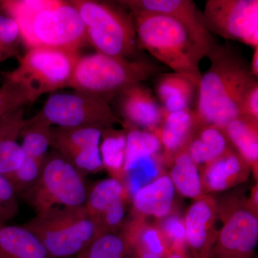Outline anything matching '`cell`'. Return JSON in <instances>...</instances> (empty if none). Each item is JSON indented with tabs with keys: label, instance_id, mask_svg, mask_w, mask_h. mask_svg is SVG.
<instances>
[{
	"label": "cell",
	"instance_id": "cell-43",
	"mask_svg": "<svg viewBox=\"0 0 258 258\" xmlns=\"http://www.w3.org/2000/svg\"><path fill=\"white\" fill-rule=\"evenodd\" d=\"M0 12H1V11H0ZM1 13H2V12H1Z\"/></svg>",
	"mask_w": 258,
	"mask_h": 258
},
{
	"label": "cell",
	"instance_id": "cell-41",
	"mask_svg": "<svg viewBox=\"0 0 258 258\" xmlns=\"http://www.w3.org/2000/svg\"><path fill=\"white\" fill-rule=\"evenodd\" d=\"M86 250H84L83 251V252H81V253H80L78 254V255H76V257L73 258H86Z\"/></svg>",
	"mask_w": 258,
	"mask_h": 258
},
{
	"label": "cell",
	"instance_id": "cell-3",
	"mask_svg": "<svg viewBox=\"0 0 258 258\" xmlns=\"http://www.w3.org/2000/svg\"><path fill=\"white\" fill-rule=\"evenodd\" d=\"M133 15V14H132ZM137 45L188 78L198 88L202 79L200 63L215 44L177 19L155 13L134 14Z\"/></svg>",
	"mask_w": 258,
	"mask_h": 258
},
{
	"label": "cell",
	"instance_id": "cell-25",
	"mask_svg": "<svg viewBox=\"0 0 258 258\" xmlns=\"http://www.w3.org/2000/svg\"><path fill=\"white\" fill-rule=\"evenodd\" d=\"M52 125L40 112L25 120L20 138L25 157L44 161L50 147Z\"/></svg>",
	"mask_w": 258,
	"mask_h": 258
},
{
	"label": "cell",
	"instance_id": "cell-32",
	"mask_svg": "<svg viewBox=\"0 0 258 258\" xmlns=\"http://www.w3.org/2000/svg\"><path fill=\"white\" fill-rule=\"evenodd\" d=\"M23 42L18 23L5 15L0 23V62L20 57V47Z\"/></svg>",
	"mask_w": 258,
	"mask_h": 258
},
{
	"label": "cell",
	"instance_id": "cell-12",
	"mask_svg": "<svg viewBox=\"0 0 258 258\" xmlns=\"http://www.w3.org/2000/svg\"><path fill=\"white\" fill-rule=\"evenodd\" d=\"M258 242V218L252 208L232 210L225 217L212 249L215 258H251Z\"/></svg>",
	"mask_w": 258,
	"mask_h": 258
},
{
	"label": "cell",
	"instance_id": "cell-17",
	"mask_svg": "<svg viewBox=\"0 0 258 258\" xmlns=\"http://www.w3.org/2000/svg\"><path fill=\"white\" fill-rule=\"evenodd\" d=\"M198 127L193 109L171 113L165 111L160 127L154 132L160 141L164 160L172 162L178 154L186 150Z\"/></svg>",
	"mask_w": 258,
	"mask_h": 258
},
{
	"label": "cell",
	"instance_id": "cell-40",
	"mask_svg": "<svg viewBox=\"0 0 258 258\" xmlns=\"http://www.w3.org/2000/svg\"><path fill=\"white\" fill-rule=\"evenodd\" d=\"M137 258H162L157 254L152 253L149 252H137Z\"/></svg>",
	"mask_w": 258,
	"mask_h": 258
},
{
	"label": "cell",
	"instance_id": "cell-18",
	"mask_svg": "<svg viewBox=\"0 0 258 258\" xmlns=\"http://www.w3.org/2000/svg\"><path fill=\"white\" fill-rule=\"evenodd\" d=\"M251 167L233 148L205 166L204 184L210 191H222L247 179Z\"/></svg>",
	"mask_w": 258,
	"mask_h": 258
},
{
	"label": "cell",
	"instance_id": "cell-19",
	"mask_svg": "<svg viewBox=\"0 0 258 258\" xmlns=\"http://www.w3.org/2000/svg\"><path fill=\"white\" fill-rule=\"evenodd\" d=\"M24 110L22 107L0 118V174L4 176L18 169L25 160L18 142L25 123Z\"/></svg>",
	"mask_w": 258,
	"mask_h": 258
},
{
	"label": "cell",
	"instance_id": "cell-15",
	"mask_svg": "<svg viewBox=\"0 0 258 258\" xmlns=\"http://www.w3.org/2000/svg\"><path fill=\"white\" fill-rule=\"evenodd\" d=\"M217 208L215 200L201 197L186 211L184 218L186 245L194 258H209L216 240L215 220Z\"/></svg>",
	"mask_w": 258,
	"mask_h": 258
},
{
	"label": "cell",
	"instance_id": "cell-36",
	"mask_svg": "<svg viewBox=\"0 0 258 258\" xmlns=\"http://www.w3.org/2000/svg\"><path fill=\"white\" fill-rule=\"evenodd\" d=\"M19 197L9 181L0 174V223H8L20 210Z\"/></svg>",
	"mask_w": 258,
	"mask_h": 258
},
{
	"label": "cell",
	"instance_id": "cell-20",
	"mask_svg": "<svg viewBox=\"0 0 258 258\" xmlns=\"http://www.w3.org/2000/svg\"><path fill=\"white\" fill-rule=\"evenodd\" d=\"M175 190L169 176H159L134 195V209L145 216L164 218L171 214Z\"/></svg>",
	"mask_w": 258,
	"mask_h": 258
},
{
	"label": "cell",
	"instance_id": "cell-34",
	"mask_svg": "<svg viewBox=\"0 0 258 258\" xmlns=\"http://www.w3.org/2000/svg\"><path fill=\"white\" fill-rule=\"evenodd\" d=\"M132 247L137 246V252H149L164 258L167 254V246L160 231L147 226L138 231L135 239L130 241Z\"/></svg>",
	"mask_w": 258,
	"mask_h": 258
},
{
	"label": "cell",
	"instance_id": "cell-30",
	"mask_svg": "<svg viewBox=\"0 0 258 258\" xmlns=\"http://www.w3.org/2000/svg\"><path fill=\"white\" fill-rule=\"evenodd\" d=\"M162 160L164 157H161V154L142 158L127 171L129 175L128 191L132 197L143 186L159 177Z\"/></svg>",
	"mask_w": 258,
	"mask_h": 258
},
{
	"label": "cell",
	"instance_id": "cell-31",
	"mask_svg": "<svg viewBox=\"0 0 258 258\" xmlns=\"http://www.w3.org/2000/svg\"><path fill=\"white\" fill-rule=\"evenodd\" d=\"M44 161L25 157L23 164L18 169L5 176L18 197L22 198L36 184L41 174Z\"/></svg>",
	"mask_w": 258,
	"mask_h": 258
},
{
	"label": "cell",
	"instance_id": "cell-4",
	"mask_svg": "<svg viewBox=\"0 0 258 258\" xmlns=\"http://www.w3.org/2000/svg\"><path fill=\"white\" fill-rule=\"evenodd\" d=\"M159 72L157 64L143 59L122 58L96 53L79 56L69 88L109 103L120 93Z\"/></svg>",
	"mask_w": 258,
	"mask_h": 258
},
{
	"label": "cell",
	"instance_id": "cell-5",
	"mask_svg": "<svg viewBox=\"0 0 258 258\" xmlns=\"http://www.w3.org/2000/svg\"><path fill=\"white\" fill-rule=\"evenodd\" d=\"M96 52L131 59L139 50L134 15L117 3L73 0Z\"/></svg>",
	"mask_w": 258,
	"mask_h": 258
},
{
	"label": "cell",
	"instance_id": "cell-21",
	"mask_svg": "<svg viewBox=\"0 0 258 258\" xmlns=\"http://www.w3.org/2000/svg\"><path fill=\"white\" fill-rule=\"evenodd\" d=\"M0 258H54L23 225L0 223Z\"/></svg>",
	"mask_w": 258,
	"mask_h": 258
},
{
	"label": "cell",
	"instance_id": "cell-33",
	"mask_svg": "<svg viewBox=\"0 0 258 258\" xmlns=\"http://www.w3.org/2000/svg\"><path fill=\"white\" fill-rule=\"evenodd\" d=\"M30 103L28 93L19 83L4 79L0 87V118Z\"/></svg>",
	"mask_w": 258,
	"mask_h": 258
},
{
	"label": "cell",
	"instance_id": "cell-16",
	"mask_svg": "<svg viewBox=\"0 0 258 258\" xmlns=\"http://www.w3.org/2000/svg\"><path fill=\"white\" fill-rule=\"evenodd\" d=\"M117 3L133 15L155 13L177 19L203 36L213 39L205 26L203 13L191 0H124Z\"/></svg>",
	"mask_w": 258,
	"mask_h": 258
},
{
	"label": "cell",
	"instance_id": "cell-27",
	"mask_svg": "<svg viewBox=\"0 0 258 258\" xmlns=\"http://www.w3.org/2000/svg\"><path fill=\"white\" fill-rule=\"evenodd\" d=\"M126 134L123 171L127 172L132 166L142 158L161 154L162 147L155 134L141 130L122 121Z\"/></svg>",
	"mask_w": 258,
	"mask_h": 258
},
{
	"label": "cell",
	"instance_id": "cell-22",
	"mask_svg": "<svg viewBox=\"0 0 258 258\" xmlns=\"http://www.w3.org/2000/svg\"><path fill=\"white\" fill-rule=\"evenodd\" d=\"M232 147L225 129L204 125L198 127L186 150L197 166H206L220 159Z\"/></svg>",
	"mask_w": 258,
	"mask_h": 258
},
{
	"label": "cell",
	"instance_id": "cell-1",
	"mask_svg": "<svg viewBox=\"0 0 258 258\" xmlns=\"http://www.w3.org/2000/svg\"><path fill=\"white\" fill-rule=\"evenodd\" d=\"M207 57L210 66L202 75L195 111L198 126L213 125L225 129L241 115L246 93L257 83L245 59L232 47L215 42Z\"/></svg>",
	"mask_w": 258,
	"mask_h": 258
},
{
	"label": "cell",
	"instance_id": "cell-23",
	"mask_svg": "<svg viewBox=\"0 0 258 258\" xmlns=\"http://www.w3.org/2000/svg\"><path fill=\"white\" fill-rule=\"evenodd\" d=\"M156 92L168 113L191 108L198 88L188 78L177 73L161 75L156 83Z\"/></svg>",
	"mask_w": 258,
	"mask_h": 258
},
{
	"label": "cell",
	"instance_id": "cell-8",
	"mask_svg": "<svg viewBox=\"0 0 258 258\" xmlns=\"http://www.w3.org/2000/svg\"><path fill=\"white\" fill-rule=\"evenodd\" d=\"M88 190L82 173L54 150L47 154L36 184L22 198L37 214L55 207L84 205Z\"/></svg>",
	"mask_w": 258,
	"mask_h": 258
},
{
	"label": "cell",
	"instance_id": "cell-26",
	"mask_svg": "<svg viewBox=\"0 0 258 258\" xmlns=\"http://www.w3.org/2000/svg\"><path fill=\"white\" fill-rule=\"evenodd\" d=\"M172 163L169 177L178 192L185 198L197 200L203 197V181L198 166L186 150L178 154Z\"/></svg>",
	"mask_w": 258,
	"mask_h": 258
},
{
	"label": "cell",
	"instance_id": "cell-24",
	"mask_svg": "<svg viewBox=\"0 0 258 258\" xmlns=\"http://www.w3.org/2000/svg\"><path fill=\"white\" fill-rule=\"evenodd\" d=\"M225 132L232 147L247 161L251 169L258 162V120L240 115L231 120Z\"/></svg>",
	"mask_w": 258,
	"mask_h": 258
},
{
	"label": "cell",
	"instance_id": "cell-9",
	"mask_svg": "<svg viewBox=\"0 0 258 258\" xmlns=\"http://www.w3.org/2000/svg\"><path fill=\"white\" fill-rule=\"evenodd\" d=\"M40 113L52 125L63 128L105 130L121 123L109 103L98 97L79 91L49 97Z\"/></svg>",
	"mask_w": 258,
	"mask_h": 258
},
{
	"label": "cell",
	"instance_id": "cell-7",
	"mask_svg": "<svg viewBox=\"0 0 258 258\" xmlns=\"http://www.w3.org/2000/svg\"><path fill=\"white\" fill-rule=\"evenodd\" d=\"M79 56V51L34 47L18 57L14 71L2 74L19 83L32 103L42 95L69 88Z\"/></svg>",
	"mask_w": 258,
	"mask_h": 258
},
{
	"label": "cell",
	"instance_id": "cell-42",
	"mask_svg": "<svg viewBox=\"0 0 258 258\" xmlns=\"http://www.w3.org/2000/svg\"><path fill=\"white\" fill-rule=\"evenodd\" d=\"M4 17L5 15L0 12V23H1L2 20H3V19L4 18Z\"/></svg>",
	"mask_w": 258,
	"mask_h": 258
},
{
	"label": "cell",
	"instance_id": "cell-14",
	"mask_svg": "<svg viewBox=\"0 0 258 258\" xmlns=\"http://www.w3.org/2000/svg\"><path fill=\"white\" fill-rule=\"evenodd\" d=\"M115 98L123 122L152 133L160 127L165 110L147 86L133 85Z\"/></svg>",
	"mask_w": 258,
	"mask_h": 258
},
{
	"label": "cell",
	"instance_id": "cell-2",
	"mask_svg": "<svg viewBox=\"0 0 258 258\" xmlns=\"http://www.w3.org/2000/svg\"><path fill=\"white\" fill-rule=\"evenodd\" d=\"M0 11L18 23L28 49L79 51L88 42L81 15L70 1L6 0L0 1Z\"/></svg>",
	"mask_w": 258,
	"mask_h": 258
},
{
	"label": "cell",
	"instance_id": "cell-39",
	"mask_svg": "<svg viewBox=\"0 0 258 258\" xmlns=\"http://www.w3.org/2000/svg\"><path fill=\"white\" fill-rule=\"evenodd\" d=\"M166 258H189L184 251L171 250L166 255Z\"/></svg>",
	"mask_w": 258,
	"mask_h": 258
},
{
	"label": "cell",
	"instance_id": "cell-35",
	"mask_svg": "<svg viewBox=\"0 0 258 258\" xmlns=\"http://www.w3.org/2000/svg\"><path fill=\"white\" fill-rule=\"evenodd\" d=\"M159 231L166 246L170 245L171 250H184L186 245L184 219L170 214L161 220Z\"/></svg>",
	"mask_w": 258,
	"mask_h": 258
},
{
	"label": "cell",
	"instance_id": "cell-28",
	"mask_svg": "<svg viewBox=\"0 0 258 258\" xmlns=\"http://www.w3.org/2000/svg\"><path fill=\"white\" fill-rule=\"evenodd\" d=\"M103 142L100 150L103 166L113 171H123L126 134L124 131L113 128L105 129L102 133Z\"/></svg>",
	"mask_w": 258,
	"mask_h": 258
},
{
	"label": "cell",
	"instance_id": "cell-37",
	"mask_svg": "<svg viewBox=\"0 0 258 258\" xmlns=\"http://www.w3.org/2000/svg\"><path fill=\"white\" fill-rule=\"evenodd\" d=\"M258 120V83L246 93L241 106V115Z\"/></svg>",
	"mask_w": 258,
	"mask_h": 258
},
{
	"label": "cell",
	"instance_id": "cell-11",
	"mask_svg": "<svg viewBox=\"0 0 258 258\" xmlns=\"http://www.w3.org/2000/svg\"><path fill=\"white\" fill-rule=\"evenodd\" d=\"M102 129L52 127L50 147L83 174L103 168L100 150Z\"/></svg>",
	"mask_w": 258,
	"mask_h": 258
},
{
	"label": "cell",
	"instance_id": "cell-29",
	"mask_svg": "<svg viewBox=\"0 0 258 258\" xmlns=\"http://www.w3.org/2000/svg\"><path fill=\"white\" fill-rule=\"evenodd\" d=\"M132 248L125 236L116 232L103 234L86 249V258H126Z\"/></svg>",
	"mask_w": 258,
	"mask_h": 258
},
{
	"label": "cell",
	"instance_id": "cell-38",
	"mask_svg": "<svg viewBox=\"0 0 258 258\" xmlns=\"http://www.w3.org/2000/svg\"><path fill=\"white\" fill-rule=\"evenodd\" d=\"M253 57L250 64V69L252 74L254 77H258V47L254 49Z\"/></svg>",
	"mask_w": 258,
	"mask_h": 258
},
{
	"label": "cell",
	"instance_id": "cell-6",
	"mask_svg": "<svg viewBox=\"0 0 258 258\" xmlns=\"http://www.w3.org/2000/svg\"><path fill=\"white\" fill-rule=\"evenodd\" d=\"M22 225L36 236L54 258L76 257L96 237L85 205L50 208Z\"/></svg>",
	"mask_w": 258,
	"mask_h": 258
},
{
	"label": "cell",
	"instance_id": "cell-13",
	"mask_svg": "<svg viewBox=\"0 0 258 258\" xmlns=\"http://www.w3.org/2000/svg\"><path fill=\"white\" fill-rule=\"evenodd\" d=\"M125 189L115 178L98 181L88 188L85 207L95 226L96 237L116 232L125 216Z\"/></svg>",
	"mask_w": 258,
	"mask_h": 258
},
{
	"label": "cell",
	"instance_id": "cell-10",
	"mask_svg": "<svg viewBox=\"0 0 258 258\" xmlns=\"http://www.w3.org/2000/svg\"><path fill=\"white\" fill-rule=\"evenodd\" d=\"M203 15L210 33L258 47L257 0H208Z\"/></svg>",
	"mask_w": 258,
	"mask_h": 258
}]
</instances>
